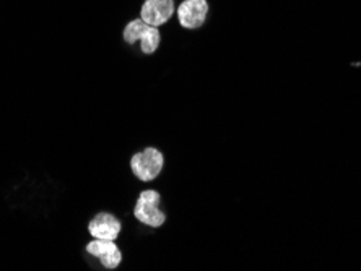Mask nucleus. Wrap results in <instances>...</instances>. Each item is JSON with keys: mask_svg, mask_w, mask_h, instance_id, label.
Wrapping results in <instances>:
<instances>
[{"mask_svg": "<svg viewBox=\"0 0 361 271\" xmlns=\"http://www.w3.org/2000/svg\"><path fill=\"white\" fill-rule=\"evenodd\" d=\"M164 156L157 148H145L130 158V171L142 182H152L161 174Z\"/></svg>", "mask_w": 361, "mask_h": 271, "instance_id": "obj_3", "label": "nucleus"}, {"mask_svg": "<svg viewBox=\"0 0 361 271\" xmlns=\"http://www.w3.org/2000/svg\"><path fill=\"white\" fill-rule=\"evenodd\" d=\"M122 229L121 221L111 213H98L88 222L87 231L93 239L103 241H116Z\"/></svg>", "mask_w": 361, "mask_h": 271, "instance_id": "obj_7", "label": "nucleus"}, {"mask_svg": "<svg viewBox=\"0 0 361 271\" xmlns=\"http://www.w3.org/2000/svg\"><path fill=\"white\" fill-rule=\"evenodd\" d=\"M161 195L157 190L148 189L139 195L134 206V216L142 225L150 227H161L166 221V215L160 210Z\"/></svg>", "mask_w": 361, "mask_h": 271, "instance_id": "obj_2", "label": "nucleus"}, {"mask_svg": "<svg viewBox=\"0 0 361 271\" xmlns=\"http://www.w3.org/2000/svg\"><path fill=\"white\" fill-rule=\"evenodd\" d=\"M174 12H176L174 0H145L140 7L139 18L148 25L160 28L173 18Z\"/></svg>", "mask_w": 361, "mask_h": 271, "instance_id": "obj_5", "label": "nucleus"}, {"mask_svg": "<svg viewBox=\"0 0 361 271\" xmlns=\"http://www.w3.org/2000/svg\"><path fill=\"white\" fill-rule=\"evenodd\" d=\"M209 10L207 0H183L176 7L179 25L185 30H199L205 25Z\"/></svg>", "mask_w": 361, "mask_h": 271, "instance_id": "obj_4", "label": "nucleus"}, {"mask_svg": "<svg viewBox=\"0 0 361 271\" xmlns=\"http://www.w3.org/2000/svg\"><path fill=\"white\" fill-rule=\"evenodd\" d=\"M87 253L98 258L106 270H116L122 262L121 248L116 246L114 241H103V239H93L85 246Z\"/></svg>", "mask_w": 361, "mask_h": 271, "instance_id": "obj_6", "label": "nucleus"}, {"mask_svg": "<svg viewBox=\"0 0 361 271\" xmlns=\"http://www.w3.org/2000/svg\"><path fill=\"white\" fill-rule=\"evenodd\" d=\"M122 38L129 46L140 42V51L143 54H153L161 44L160 28L145 23L142 18L130 20L122 30Z\"/></svg>", "mask_w": 361, "mask_h": 271, "instance_id": "obj_1", "label": "nucleus"}]
</instances>
